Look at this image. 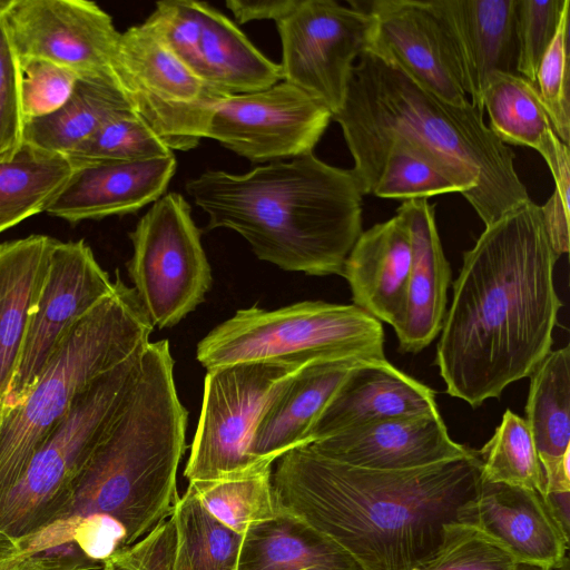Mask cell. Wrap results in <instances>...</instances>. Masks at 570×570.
Here are the masks:
<instances>
[{
    "label": "cell",
    "mask_w": 570,
    "mask_h": 570,
    "mask_svg": "<svg viewBox=\"0 0 570 570\" xmlns=\"http://www.w3.org/2000/svg\"><path fill=\"white\" fill-rule=\"evenodd\" d=\"M558 258L531 199L485 226L463 255L436 346L449 395L478 407L530 376L551 351L562 306Z\"/></svg>",
    "instance_id": "obj_1"
},
{
    "label": "cell",
    "mask_w": 570,
    "mask_h": 570,
    "mask_svg": "<svg viewBox=\"0 0 570 570\" xmlns=\"http://www.w3.org/2000/svg\"><path fill=\"white\" fill-rule=\"evenodd\" d=\"M480 482L475 450L429 466L384 471L331 460L306 444L278 458L272 472L276 509L333 539L363 570H413L430 558Z\"/></svg>",
    "instance_id": "obj_2"
},
{
    "label": "cell",
    "mask_w": 570,
    "mask_h": 570,
    "mask_svg": "<svg viewBox=\"0 0 570 570\" xmlns=\"http://www.w3.org/2000/svg\"><path fill=\"white\" fill-rule=\"evenodd\" d=\"M332 119L342 128L356 177L390 147L403 146L449 178L485 226L530 200L515 154L485 125L483 111L471 101L443 100L368 50L353 66Z\"/></svg>",
    "instance_id": "obj_3"
},
{
    "label": "cell",
    "mask_w": 570,
    "mask_h": 570,
    "mask_svg": "<svg viewBox=\"0 0 570 570\" xmlns=\"http://www.w3.org/2000/svg\"><path fill=\"white\" fill-rule=\"evenodd\" d=\"M206 229L238 233L262 261L288 272L341 275L362 230L363 193L352 169L307 153L245 174L208 169L187 180Z\"/></svg>",
    "instance_id": "obj_4"
},
{
    "label": "cell",
    "mask_w": 570,
    "mask_h": 570,
    "mask_svg": "<svg viewBox=\"0 0 570 570\" xmlns=\"http://www.w3.org/2000/svg\"><path fill=\"white\" fill-rule=\"evenodd\" d=\"M188 412L179 401L167 340L149 342L137 385L77 480L61 519L105 514L132 546L173 513Z\"/></svg>",
    "instance_id": "obj_5"
},
{
    "label": "cell",
    "mask_w": 570,
    "mask_h": 570,
    "mask_svg": "<svg viewBox=\"0 0 570 570\" xmlns=\"http://www.w3.org/2000/svg\"><path fill=\"white\" fill-rule=\"evenodd\" d=\"M114 291L59 342L20 401L0 414V494L23 473L36 449L98 377L147 345L154 330L134 288Z\"/></svg>",
    "instance_id": "obj_6"
},
{
    "label": "cell",
    "mask_w": 570,
    "mask_h": 570,
    "mask_svg": "<svg viewBox=\"0 0 570 570\" xmlns=\"http://www.w3.org/2000/svg\"><path fill=\"white\" fill-rule=\"evenodd\" d=\"M146 346L89 385L36 449L21 476L0 494V531L21 537L61 519L137 385Z\"/></svg>",
    "instance_id": "obj_7"
},
{
    "label": "cell",
    "mask_w": 570,
    "mask_h": 570,
    "mask_svg": "<svg viewBox=\"0 0 570 570\" xmlns=\"http://www.w3.org/2000/svg\"><path fill=\"white\" fill-rule=\"evenodd\" d=\"M207 370L244 362L307 365L385 360L382 323L356 305L304 301L277 309H238L197 345Z\"/></svg>",
    "instance_id": "obj_8"
},
{
    "label": "cell",
    "mask_w": 570,
    "mask_h": 570,
    "mask_svg": "<svg viewBox=\"0 0 570 570\" xmlns=\"http://www.w3.org/2000/svg\"><path fill=\"white\" fill-rule=\"evenodd\" d=\"M110 69L132 110L171 151L195 148L205 138L214 106L226 97L145 21L120 33Z\"/></svg>",
    "instance_id": "obj_9"
},
{
    "label": "cell",
    "mask_w": 570,
    "mask_h": 570,
    "mask_svg": "<svg viewBox=\"0 0 570 570\" xmlns=\"http://www.w3.org/2000/svg\"><path fill=\"white\" fill-rule=\"evenodd\" d=\"M129 237L134 291L154 327L177 325L210 288L212 269L188 202L167 193L151 204Z\"/></svg>",
    "instance_id": "obj_10"
},
{
    "label": "cell",
    "mask_w": 570,
    "mask_h": 570,
    "mask_svg": "<svg viewBox=\"0 0 570 570\" xmlns=\"http://www.w3.org/2000/svg\"><path fill=\"white\" fill-rule=\"evenodd\" d=\"M303 366L244 362L207 370L202 411L184 470L189 483L238 476L273 464L250 455L253 435L268 402Z\"/></svg>",
    "instance_id": "obj_11"
},
{
    "label": "cell",
    "mask_w": 570,
    "mask_h": 570,
    "mask_svg": "<svg viewBox=\"0 0 570 570\" xmlns=\"http://www.w3.org/2000/svg\"><path fill=\"white\" fill-rule=\"evenodd\" d=\"M295 0L276 23L282 43V80L325 105L332 115L345 100L352 68L370 49L374 20L352 4Z\"/></svg>",
    "instance_id": "obj_12"
},
{
    "label": "cell",
    "mask_w": 570,
    "mask_h": 570,
    "mask_svg": "<svg viewBox=\"0 0 570 570\" xmlns=\"http://www.w3.org/2000/svg\"><path fill=\"white\" fill-rule=\"evenodd\" d=\"M331 120L325 105L282 80L218 100L205 138L252 163L268 164L312 153Z\"/></svg>",
    "instance_id": "obj_13"
},
{
    "label": "cell",
    "mask_w": 570,
    "mask_h": 570,
    "mask_svg": "<svg viewBox=\"0 0 570 570\" xmlns=\"http://www.w3.org/2000/svg\"><path fill=\"white\" fill-rule=\"evenodd\" d=\"M114 286L83 239L56 240L2 411L22 399L63 336L110 295Z\"/></svg>",
    "instance_id": "obj_14"
},
{
    "label": "cell",
    "mask_w": 570,
    "mask_h": 570,
    "mask_svg": "<svg viewBox=\"0 0 570 570\" xmlns=\"http://www.w3.org/2000/svg\"><path fill=\"white\" fill-rule=\"evenodd\" d=\"M3 20L19 59L49 60L80 76L111 71L120 32L92 1L12 0Z\"/></svg>",
    "instance_id": "obj_15"
},
{
    "label": "cell",
    "mask_w": 570,
    "mask_h": 570,
    "mask_svg": "<svg viewBox=\"0 0 570 570\" xmlns=\"http://www.w3.org/2000/svg\"><path fill=\"white\" fill-rule=\"evenodd\" d=\"M361 9L374 20L368 51L448 102L463 106L470 101L442 26L428 0H373Z\"/></svg>",
    "instance_id": "obj_16"
},
{
    "label": "cell",
    "mask_w": 570,
    "mask_h": 570,
    "mask_svg": "<svg viewBox=\"0 0 570 570\" xmlns=\"http://www.w3.org/2000/svg\"><path fill=\"white\" fill-rule=\"evenodd\" d=\"M458 521L487 537L515 563L557 570L568 560L569 535L535 490L481 481Z\"/></svg>",
    "instance_id": "obj_17"
},
{
    "label": "cell",
    "mask_w": 570,
    "mask_h": 570,
    "mask_svg": "<svg viewBox=\"0 0 570 570\" xmlns=\"http://www.w3.org/2000/svg\"><path fill=\"white\" fill-rule=\"evenodd\" d=\"M318 454L352 466L402 471L466 456L439 412L395 417L348 429L308 444Z\"/></svg>",
    "instance_id": "obj_18"
},
{
    "label": "cell",
    "mask_w": 570,
    "mask_h": 570,
    "mask_svg": "<svg viewBox=\"0 0 570 570\" xmlns=\"http://www.w3.org/2000/svg\"><path fill=\"white\" fill-rule=\"evenodd\" d=\"M450 45L462 87L484 111L493 72H517L515 0H428Z\"/></svg>",
    "instance_id": "obj_19"
},
{
    "label": "cell",
    "mask_w": 570,
    "mask_h": 570,
    "mask_svg": "<svg viewBox=\"0 0 570 570\" xmlns=\"http://www.w3.org/2000/svg\"><path fill=\"white\" fill-rule=\"evenodd\" d=\"M175 171L174 154L75 167L46 213L70 224L134 214L165 194Z\"/></svg>",
    "instance_id": "obj_20"
},
{
    "label": "cell",
    "mask_w": 570,
    "mask_h": 570,
    "mask_svg": "<svg viewBox=\"0 0 570 570\" xmlns=\"http://www.w3.org/2000/svg\"><path fill=\"white\" fill-rule=\"evenodd\" d=\"M435 412V393L428 385L386 358L365 362L347 374L312 426L306 444L361 425Z\"/></svg>",
    "instance_id": "obj_21"
},
{
    "label": "cell",
    "mask_w": 570,
    "mask_h": 570,
    "mask_svg": "<svg viewBox=\"0 0 570 570\" xmlns=\"http://www.w3.org/2000/svg\"><path fill=\"white\" fill-rule=\"evenodd\" d=\"M435 207L428 199L404 200L396 209L406 224L412 244V264L405 308L394 327L399 347L417 353L440 334L448 302L451 268L435 223Z\"/></svg>",
    "instance_id": "obj_22"
},
{
    "label": "cell",
    "mask_w": 570,
    "mask_h": 570,
    "mask_svg": "<svg viewBox=\"0 0 570 570\" xmlns=\"http://www.w3.org/2000/svg\"><path fill=\"white\" fill-rule=\"evenodd\" d=\"M368 361L326 360L309 363L294 373L268 402L256 425L249 453L274 463L301 445L347 374ZM373 362V361H371Z\"/></svg>",
    "instance_id": "obj_23"
},
{
    "label": "cell",
    "mask_w": 570,
    "mask_h": 570,
    "mask_svg": "<svg viewBox=\"0 0 570 570\" xmlns=\"http://www.w3.org/2000/svg\"><path fill=\"white\" fill-rule=\"evenodd\" d=\"M411 264V236L399 215L362 232L342 272L353 304L395 327L405 308Z\"/></svg>",
    "instance_id": "obj_24"
},
{
    "label": "cell",
    "mask_w": 570,
    "mask_h": 570,
    "mask_svg": "<svg viewBox=\"0 0 570 570\" xmlns=\"http://www.w3.org/2000/svg\"><path fill=\"white\" fill-rule=\"evenodd\" d=\"M525 405L544 493L570 491V347L550 351L531 373Z\"/></svg>",
    "instance_id": "obj_25"
},
{
    "label": "cell",
    "mask_w": 570,
    "mask_h": 570,
    "mask_svg": "<svg viewBox=\"0 0 570 570\" xmlns=\"http://www.w3.org/2000/svg\"><path fill=\"white\" fill-rule=\"evenodd\" d=\"M56 240L33 234L0 244V411Z\"/></svg>",
    "instance_id": "obj_26"
},
{
    "label": "cell",
    "mask_w": 570,
    "mask_h": 570,
    "mask_svg": "<svg viewBox=\"0 0 570 570\" xmlns=\"http://www.w3.org/2000/svg\"><path fill=\"white\" fill-rule=\"evenodd\" d=\"M237 570H363L338 543L278 511L244 533Z\"/></svg>",
    "instance_id": "obj_27"
},
{
    "label": "cell",
    "mask_w": 570,
    "mask_h": 570,
    "mask_svg": "<svg viewBox=\"0 0 570 570\" xmlns=\"http://www.w3.org/2000/svg\"><path fill=\"white\" fill-rule=\"evenodd\" d=\"M197 75L224 96L258 91L282 81L279 63L264 56L236 23L202 2Z\"/></svg>",
    "instance_id": "obj_28"
},
{
    "label": "cell",
    "mask_w": 570,
    "mask_h": 570,
    "mask_svg": "<svg viewBox=\"0 0 570 570\" xmlns=\"http://www.w3.org/2000/svg\"><path fill=\"white\" fill-rule=\"evenodd\" d=\"M130 109L112 71L81 75L60 108L24 122L23 142L67 157L102 125Z\"/></svg>",
    "instance_id": "obj_29"
},
{
    "label": "cell",
    "mask_w": 570,
    "mask_h": 570,
    "mask_svg": "<svg viewBox=\"0 0 570 570\" xmlns=\"http://www.w3.org/2000/svg\"><path fill=\"white\" fill-rule=\"evenodd\" d=\"M72 171L68 157L27 142L0 160V234L46 212Z\"/></svg>",
    "instance_id": "obj_30"
},
{
    "label": "cell",
    "mask_w": 570,
    "mask_h": 570,
    "mask_svg": "<svg viewBox=\"0 0 570 570\" xmlns=\"http://www.w3.org/2000/svg\"><path fill=\"white\" fill-rule=\"evenodd\" d=\"M170 518L176 533L171 570H237L244 534L216 519L191 485Z\"/></svg>",
    "instance_id": "obj_31"
},
{
    "label": "cell",
    "mask_w": 570,
    "mask_h": 570,
    "mask_svg": "<svg viewBox=\"0 0 570 570\" xmlns=\"http://www.w3.org/2000/svg\"><path fill=\"white\" fill-rule=\"evenodd\" d=\"M489 128L505 145L527 146L539 154L554 135L535 83L518 72H493L483 94Z\"/></svg>",
    "instance_id": "obj_32"
},
{
    "label": "cell",
    "mask_w": 570,
    "mask_h": 570,
    "mask_svg": "<svg viewBox=\"0 0 570 570\" xmlns=\"http://www.w3.org/2000/svg\"><path fill=\"white\" fill-rule=\"evenodd\" d=\"M272 465L238 476L191 482L205 508L220 522L244 534L255 523L277 513L272 487Z\"/></svg>",
    "instance_id": "obj_33"
},
{
    "label": "cell",
    "mask_w": 570,
    "mask_h": 570,
    "mask_svg": "<svg viewBox=\"0 0 570 570\" xmlns=\"http://www.w3.org/2000/svg\"><path fill=\"white\" fill-rule=\"evenodd\" d=\"M481 481L544 492V475L527 421L505 410L493 436L478 451Z\"/></svg>",
    "instance_id": "obj_34"
},
{
    "label": "cell",
    "mask_w": 570,
    "mask_h": 570,
    "mask_svg": "<svg viewBox=\"0 0 570 570\" xmlns=\"http://www.w3.org/2000/svg\"><path fill=\"white\" fill-rule=\"evenodd\" d=\"M363 195L381 198L428 199L458 191L454 184L417 153L390 147L364 174L356 177Z\"/></svg>",
    "instance_id": "obj_35"
},
{
    "label": "cell",
    "mask_w": 570,
    "mask_h": 570,
    "mask_svg": "<svg viewBox=\"0 0 570 570\" xmlns=\"http://www.w3.org/2000/svg\"><path fill=\"white\" fill-rule=\"evenodd\" d=\"M174 154L132 110L102 125L67 157L75 167L99 163L140 161Z\"/></svg>",
    "instance_id": "obj_36"
},
{
    "label": "cell",
    "mask_w": 570,
    "mask_h": 570,
    "mask_svg": "<svg viewBox=\"0 0 570 570\" xmlns=\"http://www.w3.org/2000/svg\"><path fill=\"white\" fill-rule=\"evenodd\" d=\"M569 21L570 3L562 12L557 33L535 76V87L552 130L568 146L570 142Z\"/></svg>",
    "instance_id": "obj_37"
},
{
    "label": "cell",
    "mask_w": 570,
    "mask_h": 570,
    "mask_svg": "<svg viewBox=\"0 0 570 570\" xmlns=\"http://www.w3.org/2000/svg\"><path fill=\"white\" fill-rule=\"evenodd\" d=\"M517 563L474 528L461 522L445 525L438 550L413 570H514Z\"/></svg>",
    "instance_id": "obj_38"
},
{
    "label": "cell",
    "mask_w": 570,
    "mask_h": 570,
    "mask_svg": "<svg viewBox=\"0 0 570 570\" xmlns=\"http://www.w3.org/2000/svg\"><path fill=\"white\" fill-rule=\"evenodd\" d=\"M569 3V0H515V71L533 83Z\"/></svg>",
    "instance_id": "obj_39"
},
{
    "label": "cell",
    "mask_w": 570,
    "mask_h": 570,
    "mask_svg": "<svg viewBox=\"0 0 570 570\" xmlns=\"http://www.w3.org/2000/svg\"><path fill=\"white\" fill-rule=\"evenodd\" d=\"M80 517L57 520L21 537L0 531V570H29L51 564L70 553Z\"/></svg>",
    "instance_id": "obj_40"
},
{
    "label": "cell",
    "mask_w": 570,
    "mask_h": 570,
    "mask_svg": "<svg viewBox=\"0 0 570 570\" xmlns=\"http://www.w3.org/2000/svg\"><path fill=\"white\" fill-rule=\"evenodd\" d=\"M20 61L21 107L24 122L60 108L79 78L75 70L56 62L24 58Z\"/></svg>",
    "instance_id": "obj_41"
},
{
    "label": "cell",
    "mask_w": 570,
    "mask_h": 570,
    "mask_svg": "<svg viewBox=\"0 0 570 570\" xmlns=\"http://www.w3.org/2000/svg\"><path fill=\"white\" fill-rule=\"evenodd\" d=\"M20 61L3 16L0 17V160L11 158L23 144Z\"/></svg>",
    "instance_id": "obj_42"
},
{
    "label": "cell",
    "mask_w": 570,
    "mask_h": 570,
    "mask_svg": "<svg viewBox=\"0 0 570 570\" xmlns=\"http://www.w3.org/2000/svg\"><path fill=\"white\" fill-rule=\"evenodd\" d=\"M540 155L548 164L556 184L554 191L540 209L551 247L560 257L569 252V146L554 135Z\"/></svg>",
    "instance_id": "obj_43"
},
{
    "label": "cell",
    "mask_w": 570,
    "mask_h": 570,
    "mask_svg": "<svg viewBox=\"0 0 570 570\" xmlns=\"http://www.w3.org/2000/svg\"><path fill=\"white\" fill-rule=\"evenodd\" d=\"M176 546L169 517L132 546L108 558L100 570H171Z\"/></svg>",
    "instance_id": "obj_44"
},
{
    "label": "cell",
    "mask_w": 570,
    "mask_h": 570,
    "mask_svg": "<svg viewBox=\"0 0 570 570\" xmlns=\"http://www.w3.org/2000/svg\"><path fill=\"white\" fill-rule=\"evenodd\" d=\"M295 3V0H227L226 7L232 11L238 23L256 20L281 19Z\"/></svg>",
    "instance_id": "obj_45"
},
{
    "label": "cell",
    "mask_w": 570,
    "mask_h": 570,
    "mask_svg": "<svg viewBox=\"0 0 570 570\" xmlns=\"http://www.w3.org/2000/svg\"><path fill=\"white\" fill-rule=\"evenodd\" d=\"M569 494L570 491L563 492H547L543 494V499L550 509L552 515L558 521L566 534L569 535Z\"/></svg>",
    "instance_id": "obj_46"
},
{
    "label": "cell",
    "mask_w": 570,
    "mask_h": 570,
    "mask_svg": "<svg viewBox=\"0 0 570 570\" xmlns=\"http://www.w3.org/2000/svg\"><path fill=\"white\" fill-rule=\"evenodd\" d=\"M101 568V564L90 561L81 551H78L76 553L70 552L51 564L29 570H100Z\"/></svg>",
    "instance_id": "obj_47"
},
{
    "label": "cell",
    "mask_w": 570,
    "mask_h": 570,
    "mask_svg": "<svg viewBox=\"0 0 570 570\" xmlns=\"http://www.w3.org/2000/svg\"><path fill=\"white\" fill-rule=\"evenodd\" d=\"M561 568L557 569V570H561ZM514 570H547V569H542V568H538V567H533V566H529V564H523V563H517Z\"/></svg>",
    "instance_id": "obj_48"
},
{
    "label": "cell",
    "mask_w": 570,
    "mask_h": 570,
    "mask_svg": "<svg viewBox=\"0 0 570 570\" xmlns=\"http://www.w3.org/2000/svg\"><path fill=\"white\" fill-rule=\"evenodd\" d=\"M12 0H0V17L3 16Z\"/></svg>",
    "instance_id": "obj_49"
},
{
    "label": "cell",
    "mask_w": 570,
    "mask_h": 570,
    "mask_svg": "<svg viewBox=\"0 0 570 570\" xmlns=\"http://www.w3.org/2000/svg\"><path fill=\"white\" fill-rule=\"evenodd\" d=\"M561 570H569V559L566 561V563L562 566Z\"/></svg>",
    "instance_id": "obj_50"
},
{
    "label": "cell",
    "mask_w": 570,
    "mask_h": 570,
    "mask_svg": "<svg viewBox=\"0 0 570 570\" xmlns=\"http://www.w3.org/2000/svg\"><path fill=\"white\" fill-rule=\"evenodd\" d=\"M0 414H1V411H0Z\"/></svg>",
    "instance_id": "obj_51"
}]
</instances>
